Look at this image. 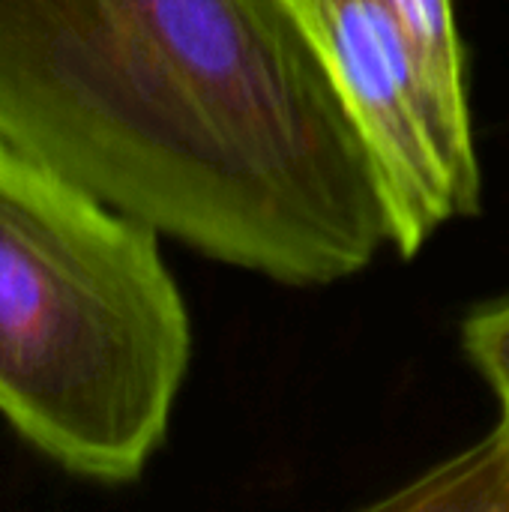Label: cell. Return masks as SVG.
<instances>
[{"label": "cell", "instance_id": "obj_4", "mask_svg": "<svg viewBox=\"0 0 509 512\" xmlns=\"http://www.w3.org/2000/svg\"><path fill=\"white\" fill-rule=\"evenodd\" d=\"M384 510H509V441L495 426L462 456L426 471Z\"/></svg>", "mask_w": 509, "mask_h": 512}, {"label": "cell", "instance_id": "obj_5", "mask_svg": "<svg viewBox=\"0 0 509 512\" xmlns=\"http://www.w3.org/2000/svg\"><path fill=\"white\" fill-rule=\"evenodd\" d=\"M462 348L483 381L492 387L501 420L498 429L509 441V300L480 306L462 327Z\"/></svg>", "mask_w": 509, "mask_h": 512}, {"label": "cell", "instance_id": "obj_3", "mask_svg": "<svg viewBox=\"0 0 509 512\" xmlns=\"http://www.w3.org/2000/svg\"><path fill=\"white\" fill-rule=\"evenodd\" d=\"M375 165L390 246L411 258L480 210L465 81L450 78L381 0H288Z\"/></svg>", "mask_w": 509, "mask_h": 512}, {"label": "cell", "instance_id": "obj_6", "mask_svg": "<svg viewBox=\"0 0 509 512\" xmlns=\"http://www.w3.org/2000/svg\"><path fill=\"white\" fill-rule=\"evenodd\" d=\"M390 6L435 57V63L456 81H465V51L456 24L453 0H381Z\"/></svg>", "mask_w": 509, "mask_h": 512}, {"label": "cell", "instance_id": "obj_2", "mask_svg": "<svg viewBox=\"0 0 509 512\" xmlns=\"http://www.w3.org/2000/svg\"><path fill=\"white\" fill-rule=\"evenodd\" d=\"M192 360L159 231L0 138V417L96 483L138 480Z\"/></svg>", "mask_w": 509, "mask_h": 512}, {"label": "cell", "instance_id": "obj_1", "mask_svg": "<svg viewBox=\"0 0 509 512\" xmlns=\"http://www.w3.org/2000/svg\"><path fill=\"white\" fill-rule=\"evenodd\" d=\"M0 138L285 285L390 246L369 150L288 0H0Z\"/></svg>", "mask_w": 509, "mask_h": 512}]
</instances>
